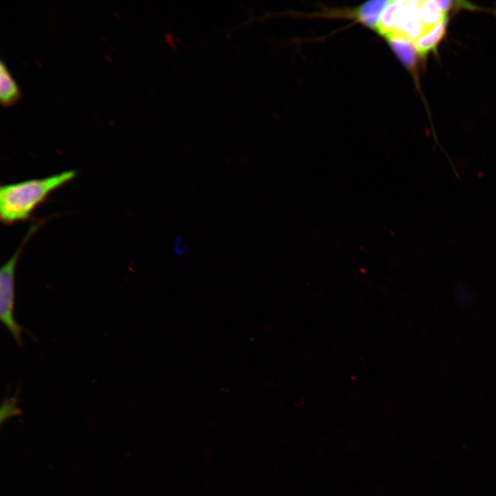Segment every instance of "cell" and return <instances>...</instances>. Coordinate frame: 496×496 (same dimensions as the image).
Masks as SVG:
<instances>
[{
  "label": "cell",
  "mask_w": 496,
  "mask_h": 496,
  "mask_svg": "<svg viewBox=\"0 0 496 496\" xmlns=\"http://www.w3.org/2000/svg\"><path fill=\"white\" fill-rule=\"evenodd\" d=\"M45 221L43 218L30 225L19 247L3 264L0 271V319L20 347H23V329L14 317L16 267L24 247Z\"/></svg>",
  "instance_id": "3957f363"
},
{
  "label": "cell",
  "mask_w": 496,
  "mask_h": 496,
  "mask_svg": "<svg viewBox=\"0 0 496 496\" xmlns=\"http://www.w3.org/2000/svg\"><path fill=\"white\" fill-rule=\"evenodd\" d=\"M389 2V0L368 1L357 8L350 15L374 30Z\"/></svg>",
  "instance_id": "5b68a950"
},
{
  "label": "cell",
  "mask_w": 496,
  "mask_h": 496,
  "mask_svg": "<svg viewBox=\"0 0 496 496\" xmlns=\"http://www.w3.org/2000/svg\"><path fill=\"white\" fill-rule=\"evenodd\" d=\"M21 98L19 87L6 65L1 60L0 63V103L8 107L15 105Z\"/></svg>",
  "instance_id": "277c9868"
},
{
  "label": "cell",
  "mask_w": 496,
  "mask_h": 496,
  "mask_svg": "<svg viewBox=\"0 0 496 496\" xmlns=\"http://www.w3.org/2000/svg\"><path fill=\"white\" fill-rule=\"evenodd\" d=\"M450 1H390L374 30L386 41L401 39L415 47L442 25H447Z\"/></svg>",
  "instance_id": "6da1fadb"
},
{
  "label": "cell",
  "mask_w": 496,
  "mask_h": 496,
  "mask_svg": "<svg viewBox=\"0 0 496 496\" xmlns=\"http://www.w3.org/2000/svg\"><path fill=\"white\" fill-rule=\"evenodd\" d=\"M386 41L404 65L411 72H415L419 59H421L415 45L401 39H389Z\"/></svg>",
  "instance_id": "8992f818"
},
{
  "label": "cell",
  "mask_w": 496,
  "mask_h": 496,
  "mask_svg": "<svg viewBox=\"0 0 496 496\" xmlns=\"http://www.w3.org/2000/svg\"><path fill=\"white\" fill-rule=\"evenodd\" d=\"M18 400L17 396L6 398L2 403L0 411V420L3 424L10 417L20 414L21 411L18 408Z\"/></svg>",
  "instance_id": "52a82bcc"
},
{
  "label": "cell",
  "mask_w": 496,
  "mask_h": 496,
  "mask_svg": "<svg viewBox=\"0 0 496 496\" xmlns=\"http://www.w3.org/2000/svg\"><path fill=\"white\" fill-rule=\"evenodd\" d=\"M174 251L176 255L183 256L187 250V245H183V238L181 236H176L174 242Z\"/></svg>",
  "instance_id": "ba28073f"
},
{
  "label": "cell",
  "mask_w": 496,
  "mask_h": 496,
  "mask_svg": "<svg viewBox=\"0 0 496 496\" xmlns=\"http://www.w3.org/2000/svg\"><path fill=\"white\" fill-rule=\"evenodd\" d=\"M75 170H67L41 178H32L0 187V219L13 225L30 218L34 210L57 189L72 181Z\"/></svg>",
  "instance_id": "7a4b0ae2"
}]
</instances>
